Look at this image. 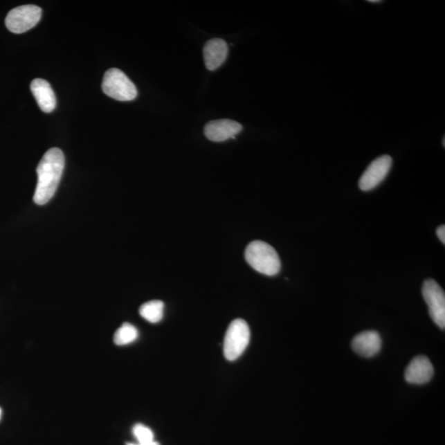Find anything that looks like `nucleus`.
I'll use <instances>...</instances> for the list:
<instances>
[{
    "mask_svg": "<svg viewBox=\"0 0 445 445\" xmlns=\"http://www.w3.org/2000/svg\"><path fill=\"white\" fill-rule=\"evenodd\" d=\"M133 435L135 436L138 442L140 444H147L154 442L153 431L149 427L143 424H136L132 429Z\"/></svg>",
    "mask_w": 445,
    "mask_h": 445,
    "instance_id": "2eb2a0df",
    "label": "nucleus"
},
{
    "mask_svg": "<svg viewBox=\"0 0 445 445\" xmlns=\"http://www.w3.org/2000/svg\"><path fill=\"white\" fill-rule=\"evenodd\" d=\"M245 259L254 270L266 275H278L282 268L278 252L263 241H253L249 244L245 250Z\"/></svg>",
    "mask_w": 445,
    "mask_h": 445,
    "instance_id": "f03ea898",
    "label": "nucleus"
},
{
    "mask_svg": "<svg viewBox=\"0 0 445 445\" xmlns=\"http://www.w3.org/2000/svg\"><path fill=\"white\" fill-rule=\"evenodd\" d=\"M164 304L161 300H152L141 305L140 314L143 318L151 323H157L163 318Z\"/></svg>",
    "mask_w": 445,
    "mask_h": 445,
    "instance_id": "ddd939ff",
    "label": "nucleus"
},
{
    "mask_svg": "<svg viewBox=\"0 0 445 445\" xmlns=\"http://www.w3.org/2000/svg\"><path fill=\"white\" fill-rule=\"evenodd\" d=\"M392 158L390 155H382L376 158L363 172L358 187L364 192H370L378 187L387 178L391 170Z\"/></svg>",
    "mask_w": 445,
    "mask_h": 445,
    "instance_id": "0eeeda50",
    "label": "nucleus"
},
{
    "mask_svg": "<svg viewBox=\"0 0 445 445\" xmlns=\"http://www.w3.org/2000/svg\"><path fill=\"white\" fill-rule=\"evenodd\" d=\"M368 2L374 3H382V1H380V0H370V1H368Z\"/></svg>",
    "mask_w": 445,
    "mask_h": 445,
    "instance_id": "a211bd4d",
    "label": "nucleus"
},
{
    "mask_svg": "<svg viewBox=\"0 0 445 445\" xmlns=\"http://www.w3.org/2000/svg\"><path fill=\"white\" fill-rule=\"evenodd\" d=\"M436 233H437V236L439 237V239L442 242L443 244H445V226H440L438 228L437 230H436Z\"/></svg>",
    "mask_w": 445,
    "mask_h": 445,
    "instance_id": "dca6fc26",
    "label": "nucleus"
},
{
    "mask_svg": "<svg viewBox=\"0 0 445 445\" xmlns=\"http://www.w3.org/2000/svg\"><path fill=\"white\" fill-rule=\"evenodd\" d=\"M250 328L244 319H235L228 327L224 340V355L228 361H235L239 358L250 341Z\"/></svg>",
    "mask_w": 445,
    "mask_h": 445,
    "instance_id": "20e7f679",
    "label": "nucleus"
},
{
    "mask_svg": "<svg viewBox=\"0 0 445 445\" xmlns=\"http://www.w3.org/2000/svg\"><path fill=\"white\" fill-rule=\"evenodd\" d=\"M31 91L42 111L49 113L55 109L56 107L55 94L48 82L42 79L33 80Z\"/></svg>",
    "mask_w": 445,
    "mask_h": 445,
    "instance_id": "f8f14e48",
    "label": "nucleus"
},
{
    "mask_svg": "<svg viewBox=\"0 0 445 445\" xmlns=\"http://www.w3.org/2000/svg\"><path fill=\"white\" fill-rule=\"evenodd\" d=\"M2 417V410L0 408V419H1Z\"/></svg>",
    "mask_w": 445,
    "mask_h": 445,
    "instance_id": "6ab92c4d",
    "label": "nucleus"
},
{
    "mask_svg": "<svg viewBox=\"0 0 445 445\" xmlns=\"http://www.w3.org/2000/svg\"><path fill=\"white\" fill-rule=\"evenodd\" d=\"M382 347L381 336L375 331H365L355 336L352 340V348L361 356L372 357L380 352Z\"/></svg>",
    "mask_w": 445,
    "mask_h": 445,
    "instance_id": "9b49d317",
    "label": "nucleus"
},
{
    "mask_svg": "<svg viewBox=\"0 0 445 445\" xmlns=\"http://www.w3.org/2000/svg\"><path fill=\"white\" fill-rule=\"evenodd\" d=\"M434 375V367L429 358L425 356L415 357L405 371V379L412 384H424L430 381Z\"/></svg>",
    "mask_w": 445,
    "mask_h": 445,
    "instance_id": "1a4fd4ad",
    "label": "nucleus"
},
{
    "mask_svg": "<svg viewBox=\"0 0 445 445\" xmlns=\"http://www.w3.org/2000/svg\"><path fill=\"white\" fill-rule=\"evenodd\" d=\"M243 127L235 120L222 119L211 120L206 125L204 132L207 139L214 142H223L235 139Z\"/></svg>",
    "mask_w": 445,
    "mask_h": 445,
    "instance_id": "6e6552de",
    "label": "nucleus"
},
{
    "mask_svg": "<svg viewBox=\"0 0 445 445\" xmlns=\"http://www.w3.org/2000/svg\"><path fill=\"white\" fill-rule=\"evenodd\" d=\"M102 88L108 97L120 102L132 101L137 97V89L133 82L119 69L108 70L103 77Z\"/></svg>",
    "mask_w": 445,
    "mask_h": 445,
    "instance_id": "7ed1b4c3",
    "label": "nucleus"
},
{
    "mask_svg": "<svg viewBox=\"0 0 445 445\" xmlns=\"http://www.w3.org/2000/svg\"><path fill=\"white\" fill-rule=\"evenodd\" d=\"M64 168V156L62 150L51 148L44 154L37 168V185L33 201L43 206L55 195L62 179Z\"/></svg>",
    "mask_w": 445,
    "mask_h": 445,
    "instance_id": "f257e3e1",
    "label": "nucleus"
},
{
    "mask_svg": "<svg viewBox=\"0 0 445 445\" xmlns=\"http://www.w3.org/2000/svg\"><path fill=\"white\" fill-rule=\"evenodd\" d=\"M138 336H139V332L137 328L131 323H125L116 332L114 343L118 345L131 344L138 338Z\"/></svg>",
    "mask_w": 445,
    "mask_h": 445,
    "instance_id": "4468645a",
    "label": "nucleus"
},
{
    "mask_svg": "<svg viewBox=\"0 0 445 445\" xmlns=\"http://www.w3.org/2000/svg\"><path fill=\"white\" fill-rule=\"evenodd\" d=\"M422 295L429 308V313L435 323L444 329L445 295L444 289L434 280H426L422 287Z\"/></svg>",
    "mask_w": 445,
    "mask_h": 445,
    "instance_id": "423d86ee",
    "label": "nucleus"
},
{
    "mask_svg": "<svg viewBox=\"0 0 445 445\" xmlns=\"http://www.w3.org/2000/svg\"><path fill=\"white\" fill-rule=\"evenodd\" d=\"M228 53V44L223 39L214 38L207 42L203 49L207 70H217L226 62Z\"/></svg>",
    "mask_w": 445,
    "mask_h": 445,
    "instance_id": "9d476101",
    "label": "nucleus"
},
{
    "mask_svg": "<svg viewBox=\"0 0 445 445\" xmlns=\"http://www.w3.org/2000/svg\"><path fill=\"white\" fill-rule=\"evenodd\" d=\"M127 445H161V444H159L156 442H153L147 443V444H140V443H138V444H127Z\"/></svg>",
    "mask_w": 445,
    "mask_h": 445,
    "instance_id": "f3484780",
    "label": "nucleus"
},
{
    "mask_svg": "<svg viewBox=\"0 0 445 445\" xmlns=\"http://www.w3.org/2000/svg\"><path fill=\"white\" fill-rule=\"evenodd\" d=\"M443 145H444V147L445 146V138L444 137V139H443Z\"/></svg>",
    "mask_w": 445,
    "mask_h": 445,
    "instance_id": "aec40b11",
    "label": "nucleus"
},
{
    "mask_svg": "<svg viewBox=\"0 0 445 445\" xmlns=\"http://www.w3.org/2000/svg\"><path fill=\"white\" fill-rule=\"evenodd\" d=\"M42 8L33 4H26L8 12L6 24L10 32L20 34L35 27L42 18Z\"/></svg>",
    "mask_w": 445,
    "mask_h": 445,
    "instance_id": "39448f33",
    "label": "nucleus"
}]
</instances>
